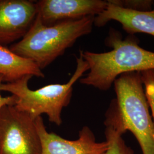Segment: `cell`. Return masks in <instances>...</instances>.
I'll return each mask as SVG.
<instances>
[{
	"label": "cell",
	"mask_w": 154,
	"mask_h": 154,
	"mask_svg": "<svg viewBox=\"0 0 154 154\" xmlns=\"http://www.w3.org/2000/svg\"><path fill=\"white\" fill-rule=\"evenodd\" d=\"M135 35L123 38L121 33L110 29L105 44L112 48L105 53L80 50L88 65V72L79 79L81 84L101 91L109 90L116 79L127 72L154 69V52L139 46Z\"/></svg>",
	"instance_id": "6da1fadb"
},
{
	"label": "cell",
	"mask_w": 154,
	"mask_h": 154,
	"mask_svg": "<svg viewBox=\"0 0 154 154\" xmlns=\"http://www.w3.org/2000/svg\"><path fill=\"white\" fill-rule=\"evenodd\" d=\"M94 18L88 16L46 25L36 16L27 33L9 49L32 60L42 70L72 47L78 39L92 32Z\"/></svg>",
	"instance_id": "7a4b0ae2"
},
{
	"label": "cell",
	"mask_w": 154,
	"mask_h": 154,
	"mask_svg": "<svg viewBox=\"0 0 154 154\" xmlns=\"http://www.w3.org/2000/svg\"><path fill=\"white\" fill-rule=\"evenodd\" d=\"M76 62L74 72L66 83L50 84L33 90L28 86L29 81L33 77L28 75L14 82L3 83L1 91L15 97L14 106L17 109L34 119L46 114L50 122L60 126L62 123V110L71 101L74 85L88 71V64L80 53L76 57Z\"/></svg>",
	"instance_id": "3957f363"
},
{
	"label": "cell",
	"mask_w": 154,
	"mask_h": 154,
	"mask_svg": "<svg viewBox=\"0 0 154 154\" xmlns=\"http://www.w3.org/2000/svg\"><path fill=\"white\" fill-rule=\"evenodd\" d=\"M114 85L116 104L126 132H132L143 154H154V121L140 72L123 73Z\"/></svg>",
	"instance_id": "277c9868"
},
{
	"label": "cell",
	"mask_w": 154,
	"mask_h": 154,
	"mask_svg": "<svg viewBox=\"0 0 154 154\" xmlns=\"http://www.w3.org/2000/svg\"><path fill=\"white\" fill-rule=\"evenodd\" d=\"M34 119L14 105L0 109V154H41Z\"/></svg>",
	"instance_id": "5b68a950"
},
{
	"label": "cell",
	"mask_w": 154,
	"mask_h": 154,
	"mask_svg": "<svg viewBox=\"0 0 154 154\" xmlns=\"http://www.w3.org/2000/svg\"><path fill=\"white\" fill-rule=\"evenodd\" d=\"M35 123L41 140V154H105L108 148L106 141L97 142L88 127H83L78 138L70 140L48 132L42 116L37 118Z\"/></svg>",
	"instance_id": "8992f818"
},
{
	"label": "cell",
	"mask_w": 154,
	"mask_h": 154,
	"mask_svg": "<svg viewBox=\"0 0 154 154\" xmlns=\"http://www.w3.org/2000/svg\"><path fill=\"white\" fill-rule=\"evenodd\" d=\"M36 16L35 1L0 0V45L6 46L21 40Z\"/></svg>",
	"instance_id": "52a82bcc"
},
{
	"label": "cell",
	"mask_w": 154,
	"mask_h": 154,
	"mask_svg": "<svg viewBox=\"0 0 154 154\" xmlns=\"http://www.w3.org/2000/svg\"><path fill=\"white\" fill-rule=\"evenodd\" d=\"M37 16L46 25L96 16L103 11L107 1L40 0L35 1Z\"/></svg>",
	"instance_id": "ba28073f"
},
{
	"label": "cell",
	"mask_w": 154,
	"mask_h": 154,
	"mask_svg": "<svg viewBox=\"0 0 154 154\" xmlns=\"http://www.w3.org/2000/svg\"><path fill=\"white\" fill-rule=\"evenodd\" d=\"M111 21L119 22L128 35L143 33L154 37V9L132 11L116 5L109 0L105 10L95 16L94 25L102 27Z\"/></svg>",
	"instance_id": "9c48e42d"
},
{
	"label": "cell",
	"mask_w": 154,
	"mask_h": 154,
	"mask_svg": "<svg viewBox=\"0 0 154 154\" xmlns=\"http://www.w3.org/2000/svg\"><path fill=\"white\" fill-rule=\"evenodd\" d=\"M0 75L4 83L14 82L28 75L45 77L34 61L17 54L2 45H0Z\"/></svg>",
	"instance_id": "30bf717a"
},
{
	"label": "cell",
	"mask_w": 154,
	"mask_h": 154,
	"mask_svg": "<svg viewBox=\"0 0 154 154\" xmlns=\"http://www.w3.org/2000/svg\"><path fill=\"white\" fill-rule=\"evenodd\" d=\"M106 141L108 148L105 154H135L132 149L128 146L122 137L124 133L119 129L111 125H105Z\"/></svg>",
	"instance_id": "8fae6325"
},
{
	"label": "cell",
	"mask_w": 154,
	"mask_h": 154,
	"mask_svg": "<svg viewBox=\"0 0 154 154\" xmlns=\"http://www.w3.org/2000/svg\"><path fill=\"white\" fill-rule=\"evenodd\" d=\"M114 5L136 11H149L154 4L152 0H110Z\"/></svg>",
	"instance_id": "7c38bea8"
},
{
	"label": "cell",
	"mask_w": 154,
	"mask_h": 154,
	"mask_svg": "<svg viewBox=\"0 0 154 154\" xmlns=\"http://www.w3.org/2000/svg\"><path fill=\"white\" fill-rule=\"evenodd\" d=\"M3 83V78L0 75V109L5 106L14 105L16 102V98L13 95L8 97L2 96L1 94V85Z\"/></svg>",
	"instance_id": "4fadbf2b"
}]
</instances>
